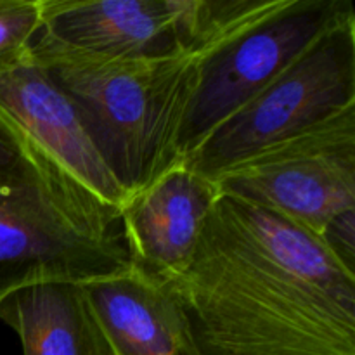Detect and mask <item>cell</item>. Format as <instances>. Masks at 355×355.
<instances>
[{
	"label": "cell",
	"mask_w": 355,
	"mask_h": 355,
	"mask_svg": "<svg viewBox=\"0 0 355 355\" xmlns=\"http://www.w3.org/2000/svg\"><path fill=\"white\" fill-rule=\"evenodd\" d=\"M42 30V0H0V68L26 61Z\"/></svg>",
	"instance_id": "13"
},
{
	"label": "cell",
	"mask_w": 355,
	"mask_h": 355,
	"mask_svg": "<svg viewBox=\"0 0 355 355\" xmlns=\"http://www.w3.org/2000/svg\"><path fill=\"white\" fill-rule=\"evenodd\" d=\"M281 3L239 0L203 37L163 59L99 58L42 31L31 44L30 59L73 101L101 158L128 198L179 163L177 130L200 62Z\"/></svg>",
	"instance_id": "1"
},
{
	"label": "cell",
	"mask_w": 355,
	"mask_h": 355,
	"mask_svg": "<svg viewBox=\"0 0 355 355\" xmlns=\"http://www.w3.org/2000/svg\"><path fill=\"white\" fill-rule=\"evenodd\" d=\"M0 110L110 207L127 194L101 158L73 101L30 59L0 68Z\"/></svg>",
	"instance_id": "9"
},
{
	"label": "cell",
	"mask_w": 355,
	"mask_h": 355,
	"mask_svg": "<svg viewBox=\"0 0 355 355\" xmlns=\"http://www.w3.org/2000/svg\"><path fill=\"white\" fill-rule=\"evenodd\" d=\"M321 239L335 259L355 274V208L333 217L322 229Z\"/></svg>",
	"instance_id": "15"
},
{
	"label": "cell",
	"mask_w": 355,
	"mask_h": 355,
	"mask_svg": "<svg viewBox=\"0 0 355 355\" xmlns=\"http://www.w3.org/2000/svg\"><path fill=\"white\" fill-rule=\"evenodd\" d=\"M107 355H200L172 281L130 266L80 283Z\"/></svg>",
	"instance_id": "10"
},
{
	"label": "cell",
	"mask_w": 355,
	"mask_h": 355,
	"mask_svg": "<svg viewBox=\"0 0 355 355\" xmlns=\"http://www.w3.org/2000/svg\"><path fill=\"white\" fill-rule=\"evenodd\" d=\"M355 16L350 0H283L200 62L177 130L179 163L321 35Z\"/></svg>",
	"instance_id": "5"
},
{
	"label": "cell",
	"mask_w": 355,
	"mask_h": 355,
	"mask_svg": "<svg viewBox=\"0 0 355 355\" xmlns=\"http://www.w3.org/2000/svg\"><path fill=\"white\" fill-rule=\"evenodd\" d=\"M54 156L26 135L0 110V182H17L33 175Z\"/></svg>",
	"instance_id": "14"
},
{
	"label": "cell",
	"mask_w": 355,
	"mask_h": 355,
	"mask_svg": "<svg viewBox=\"0 0 355 355\" xmlns=\"http://www.w3.org/2000/svg\"><path fill=\"white\" fill-rule=\"evenodd\" d=\"M355 104V16L318 38L300 58L189 156L186 166L207 179Z\"/></svg>",
	"instance_id": "4"
},
{
	"label": "cell",
	"mask_w": 355,
	"mask_h": 355,
	"mask_svg": "<svg viewBox=\"0 0 355 355\" xmlns=\"http://www.w3.org/2000/svg\"><path fill=\"white\" fill-rule=\"evenodd\" d=\"M236 0H42V33L107 59L177 54L220 23Z\"/></svg>",
	"instance_id": "7"
},
{
	"label": "cell",
	"mask_w": 355,
	"mask_h": 355,
	"mask_svg": "<svg viewBox=\"0 0 355 355\" xmlns=\"http://www.w3.org/2000/svg\"><path fill=\"white\" fill-rule=\"evenodd\" d=\"M130 266L120 210L55 158L26 179L0 182V302L30 284L85 283Z\"/></svg>",
	"instance_id": "3"
},
{
	"label": "cell",
	"mask_w": 355,
	"mask_h": 355,
	"mask_svg": "<svg viewBox=\"0 0 355 355\" xmlns=\"http://www.w3.org/2000/svg\"><path fill=\"white\" fill-rule=\"evenodd\" d=\"M170 281L200 355H355V312L270 262L218 200Z\"/></svg>",
	"instance_id": "2"
},
{
	"label": "cell",
	"mask_w": 355,
	"mask_h": 355,
	"mask_svg": "<svg viewBox=\"0 0 355 355\" xmlns=\"http://www.w3.org/2000/svg\"><path fill=\"white\" fill-rule=\"evenodd\" d=\"M0 321L16 333L23 355H107L80 283L19 288L0 302Z\"/></svg>",
	"instance_id": "11"
},
{
	"label": "cell",
	"mask_w": 355,
	"mask_h": 355,
	"mask_svg": "<svg viewBox=\"0 0 355 355\" xmlns=\"http://www.w3.org/2000/svg\"><path fill=\"white\" fill-rule=\"evenodd\" d=\"M220 196L277 211L321 236L355 208V104L214 179Z\"/></svg>",
	"instance_id": "6"
},
{
	"label": "cell",
	"mask_w": 355,
	"mask_h": 355,
	"mask_svg": "<svg viewBox=\"0 0 355 355\" xmlns=\"http://www.w3.org/2000/svg\"><path fill=\"white\" fill-rule=\"evenodd\" d=\"M239 231L284 272L355 312V274L335 259L321 236L298 222L250 201L218 198Z\"/></svg>",
	"instance_id": "12"
},
{
	"label": "cell",
	"mask_w": 355,
	"mask_h": 355,
	"mask_svg": "<svg viewBox=\"0 0 355 355\" xmlns=\"http://www.w3.org/2000/svg\"><path fill=\"white\" fill-rule=\"evenodd\" d=\"M218 196L215 180L184 163L128 196L120 208V224L132 266L163 279L182 274Z\"/></svg>",
	"instance_id": "8"
}]
</instances>
